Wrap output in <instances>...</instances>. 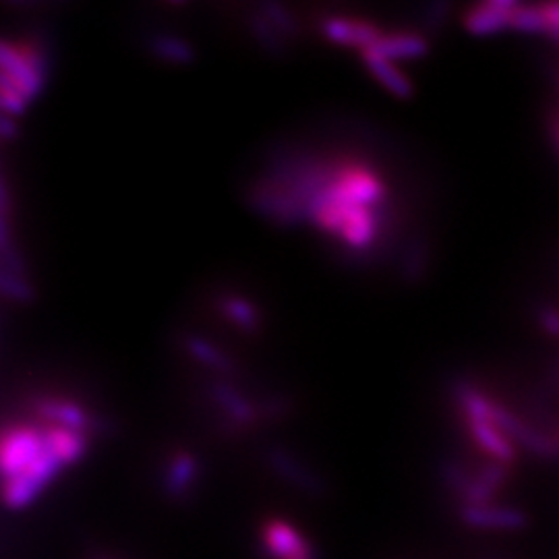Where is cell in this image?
Masks as SVG:
<instances>
[{"label": "cell", "mask_w": 559, "mask_h": 559, "mask_svg": "<svg viewBox=\"0 0 559 559\" xmlns=\"http://www.w3.org/2000/svg\"><path fill=\"white\" fill-rule=\"evenodd\" d=\"M456 400L466 423V431L480 452L491 462L514 466L519 459V445L493 420V399L483 394L475 385L460 383Z\"/></svg>", "instance_id": "cell-1"}, {"label": "cell", "mask_w": 559, "mask_h": 559, "mask_svg": "<svg viewBox=\"0 0 559 559\" xmlns=\"http://www.w3.org/2000/svg\"><path fill=\"white\" fill-rule=\"evenodd\" d=\"M46 75L48 60L36 44H0V83L17 90L25 100L34 102L40 96Z\"/></svg>", "instance_id": "cell-2"}, {"label": "cell", "mask_w": 559, "mask_h": 559, "mask_svg": "<svg viewBox=\"0 0 559 559\" xmlns=\"http://www.w3.org/2000/svg\"><path fill=\"white\" fill-rule=\"evenodd\" d=\"M46 450L44 427L29 423H17L2 431L0 462L4 479H13L21 475L34 460L40 459Z\"/></svg>", "instance_id": "cell-3"}, {"label": "cell", "mask_w": 559, "mask_h": 559, "mask_svg": "<svg viewBox=\"0 0 559 559\" xmlns=\"http://www.w3.org/2000/svg\"><path fill=\"white\" fill-rule=\"evenodd\" d=\"M460 519L475 531L491 533H519L528 526V514L514 506L506 503H485V506H460Z\"/></svg>", "instance_id": "cell-4"}, {"label": "cell", "mask_w": 559, "mask_h": 559, "mask_svg": "<svg viewBox=\"0 0 559 559\" xmlns=\"http://www.w3.org/2000/svg\"><path fill=\"white\" fill-rule=\"evenodd\" d=\"M321 36L336 46L369 50L383 38L378 25L365 20H346V17H328L321 23Z\"/></svg>", "instance_id": "cell-5"}, {"label": "cell", "mask_w": 559, "mask_h": 559, "mask_svg": "<svg viewBox=\"0 0 559 559\" xmlns=\"http://www.w3.org/2000/svg\"><path fill=\"white\" fill-rule=\"evenodd\" d=\"M261 539L272 559H316L313 547L284 520H270L261 533Z\"/></svg>", "instance_id": "cell-6"}, {"label": "cell", "mask_w": 559, "mask_h": 559, "mask_svg": "<svg viewBox=\"0 0 559 559\" xmlns=\"http://www.w3.org/2000/svg\"><path fill=\"white\" fill-rule=\"evenodd\" d=\"M516 2H506V0H493V2H483L473 7L464 15V27L466 32L475 36H487V34H498L501 29L512 27Z\"/></svg>", "instance_id": "cell-7"}, {"label": "cell", "mask_w": 559, "mask_h": 559, "mask_svg": "<svg viewBox=\"0 0 559 559\" xmlns=\"http://www.w3.org/2000/svg\"><path fill=\"white\" fill-rule=\"evenodd\" d=\"M360 59L365 62L367 71L376 78V81L380 83L381 87L385 92H390L392 96H396L400 100H408L413 94H415V87H413V81L408 80V75L396 67L394 60L385 59L381 57L378 50L369 48V50H362L360 52Z\"/></svg>", "instance_id": "cell-8"}, {"label": "cell", "mask_w": 559, "mask_h": 559, "mask_svg": "<svg viewBox=\"0 0 559 559\" xmlns=\"http://www.w3.org/2000/svg\"><path fill=\"white\" fill-rule=\"evenodd\" d=\"M34 408H36L38 417L50 425L69 427V429L81 431V433H87V429L92 427L90 415L81 408L80 404L69 402V400H38L34 404Z\"/></svg>", "instance_id": "cell-9"}, {"label": "cell", "mask_w": 559, "mask_h": 559, "mask_svg": "<svg viewBox=\"0 0 559 559\" xmlns=\"http://www.w3.org/2000/svg\"><path fill=\"white\" fill-rule=\"evenodd\" d=\"M212 396L216 400V404L221 406L222 413L235 425L247 427V425H253V420L258 419L255 406L247 400L245 394H240L230 381H216L212 385Z\"/></svg>", "instance_id": "cell-10"}, {"label": "cell", "mask_w": 559, "mask_h": 559, "mask_svg": "<svg viewBox=\"0 0 559 559\" xmlns=\"http://www.w3.org/2000/svg\"><path fill=\"white\" fill-rule=\"evenodd\" d=\"M44 438L46 443L50 445V450L62 460L64 466L75 464L83 459L85 450H87V438L85 433L69 429V427H60V425H50L44 423Z\"/></svg>", "instance_id": "cell-11"}, {"label": "cell", "mask_w": 559, "mask_h": 559, "mask_svg": "<svg viewBox=\"0 0 559 559\" xmlns=\"http://www.w3.org/2000/svg\"><path fill=\"white\" fill-rule=\"evenodd\" d=\"M373 50H378L381 57L394 60H419L429 52V41L419 34H383Z\"/></svg>", "instance_id": "cell-12"}, {"label": "cell", "mask_w": 559, "mask_h": 559, "mask_svg": "<svg viewBox=\"0 0 559 559\" xmlns=\"http://www.w3.org/2000/svg\"><path fill=\"white\" fill-rule=\"evenodd\" d=\"M185 350L191 359L198 360L203 367H207L210 371L218 373L222 378H230L237 373V367L233 360L228 359V355H224L218 346H214L212 342L201 336H187Z\"/></svg>", "instance_id": "cell-13"}, {"label": "cell", "mask_w": 559, "mask_h": 559, "mask_svg": "<svg viewBox=\"0 0 559 559\" xmlns=\"http://www.w3.org/2000/svg\"><path fill=\"white\" fill-rule=\"evenodd\" d=\"M150 52L160 59L162 62L168 64H177V67H187L193 64L198 59V52L193 48V44L180 36H170V34H160L150 41Z\"/></svg>", "instance_id": "cell-14"}, {"label": "cell", "mask_w": 559, "mask_h": 559, "mask_svg": "<svg viewBox=\"0 0 559 559\" xmlns=\"http://www.w3.org/2000/svg\"><path fill=\"white\" fill-rule=\"evenodd\" d=\"M198 460L189 452H177L166 468V493L170 498H180L193 485L198 477Z\"/></svg>", "instance_id": "cell-15"}, {"label": "cell", "mask_w": 559, "mask_h": 559, "mask_svg": "<svg viewBox=\"0 0 559 559\" xmlns=\"http://www.w3.org/2000/svg\"><path fill=\"white\" fill-rule=\"evenodd\" d=\"M222 316L247 334H255L261 328V316L258 307L245 297L228 295L221 302Z\"/></svg>", "instance_id": "cell-16"}, {"label": "cell", "mask_w": 559, "mask_h": 559, "mask_svg": "<svg viewBox=\"0 0 559 559\" xmlns=\"http://www.w3.org/2000/svg\"><path fill=\"white\" fill-rule=\"evenodd\" d=\"M270 464H272V468L278 473L280 477L297 483L302 489H309V491H316V489H318V480H316V477H313L307 468H302L299 462L293 459L288 452H284V450H272V452H270Z\"/></svg>", "instance_id": "cell-17"}, {"label": "cell", "mask_w": 559, "mask_h": 559, "mask_svg": "<svg viewBox=\"0 0 559 559\" xmlns=\"http://www.w3.org/2000/svg\"><path fill=\"white\" fill-rule=\"evenodd\" d=\"M251 34H253V38L255 41L260 44L261 48L267 52V55H274V57H282V52H284V36L280 34L278 29L270 23V21L265 20L261 13L258 15H253L251 20Z\"/></svg>", "instance_id": "cell-18"}, {"label": "cell", "mask_w": 559, "mask_h": 559, "mask_svg": "<svg viewBox=\"0 0 559 559\" xmlns=\"http://www.w3.org/2000/svg\"><path fill=\"white\" fill-rule=\"evenodd\" d=\"M261 15L270 21L284 38L297 36V32H299L297 20L280 2H265V4H261Z\"/></svg>", "instance_id": "cell-19"}, {"label": "cell", "mask_w": 559, "mask_h": 559, "mask_svg": "<svg viewBox=\"0 0 559 559\" xmlns=\"http://www.w3.org/2000/svg\"><path fill=\"white\" fill-rule=\"evenodd\" d=\"M0 288H2L4 297L23 302V305H29L36 299V293H34V288L29 286L27 280L17 276V274H11V272H4V270H2V276H0Z\"/></svg>", "instance_id": "cell-20"}, {"label": "cell", "mask_w": 559, "mask_h": 559, "mask_svg": "<svg viewBox=\"0 0 559 559\" xmlns=\"http://www.w3.org/2000/svg\"><path fill=\"white\" fill-rule=\"evenodd\" d=\"M27 104L29 102L25 100L17 90L0 83V106L7 117H21L27 110Z\"/></svg>", "instance_id": "cell-21"}, {"label": "cell", "mask_w": 559, "mask_h": 559, "mask_svg": "<svg viewBox=\"0 0 559 559\" xmlns=\"http://www.w3.org/2000/svg\"><path fill=\"white\" fill-rule=\"evenodd\" d=\"M539 325L551 336L559 338V307L558 305H547L539 311Z\"/></svg>", "instance_id": "cell-22"}, {"label": "cell", "mask_w": 559, "mask_h": 559, "mask_svg": "<svg viewBox=\"0 0 559 559\" xmlns=\"http://www.w3.org/2000/svg\"><path fill=\"white\" fill-rule=\"evenodd\" d=\"M0 133H2V140H13L15 133H17V120L13 119V117L2 115V117H0Z\"/></svg>", "instance_id": "cell-23"}]
</instances>
